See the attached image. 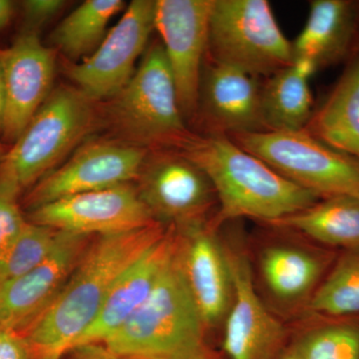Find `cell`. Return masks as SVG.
Listing matches in <instances>:
<instances>
[{"label":"cell","instance_id":"obj_1","mask_svg":"<svg viewBox=\"0 0 359 359\" xmlns=\"http://www.w3.org/2000/svg\"><path fill=\"white\" fill-rule=\"evenodd\" d=\"M167 230L154 223L88 244L50 306L21 334L33 358L62 359L95 320L119 276Z\"/></svg>","mask_w":359,"mask_h":359},{"label":"cell","instance_id":"obj_2","mask_svg":"<svg viewBox=\"0 0 359 359\" xmlns=\"http://www.w3.org/2000/svg\"><path fill=\"white\" fill-rule=\"evenodd\" d=\"M202 170L216 193L218 229L226 222L250 218L271 224L316 204L321 198L295 185L229 137L191 133L178 148Z\"/></svg>","mask_w":359,"mask_h":359},{"label":"cell","instance_id":"obj_3","mask_svg":"<svg viewBox=\"0 0 359 359\" xmlns=\"http://www.w3.org/2000/svg\"><path fill=\"white\" fill-rule=\"evenodd\" d=\"M205 330L182 269L179 236L147 299L103 344L134 359H180L204 346Z\"/></svg>","mask_w":359,"mask_h":359},{"label":"cell","instance_id":"obj_4","mask_svg":"<svg viewBox=\"0 0 359 359\" xmlns=\"http://www.w3.org/2000/svg\"><path fill=\"white\" fill-rule=\"evenodd\" d=\"M91 100L76 87L52 91L0 160V181L21 194L49 173L88 133Z\"/></svg>","mask_w":359,"mask_h":359},{"label":"cell","instance_id":"obj_5","mask_svg":"<svg viewBox=\"0 0 359 359\" xmlns=\"http://www.w3.org/2000/svg\"><path fill=\"white\" fill-rule=\"evenodd\" d=\"M208 52L215 62L268 78L294 62L266 0H212Z\"/></svg>","mask_w":359,"mask_h":359},{"label":"cell","instance_id":"obj_6","mask_svg":"<svg viewBox=\"0 0 359 359\" xmlns=\"http://www.w3.org/2000/svg\"><path fill=\"white\" fill-rule=\"evenodd\" d=\"M114 98L113 122L137 146L175 150L192 133L162 43L146 51L129 83Z\"/></svg>","mask_w":359,"mask_h":359},{"label":"cell","instance_id":"obj_7","mask_svg":"<svg viewBox=\"0 0 359 359\" xmlns=\"http://www.w3.org/2000/svg\"><path fill=\"white\" fill-rule=\"evenodd\" d=\"M229 138L321 199L359 196V160L330 147L304 129L238 134Z\"/></svg>","mask_w":359,"mask_h":359},{"label":"cell","instance_id":"obj_8","mask_svg":"<svg viewBox=\"0 0 359 359\" xmlns=\"http://www.w3.org/2000/svg\"><path fill=\"white\" fill-rule=\"evenodd\" d=\"M146 164L137 191L157 223L183 229L208 221L218 201L207 175L195 163L174 149H159Z\"/></svg>","mask_w":359,"mask_h":359},{"label":"cell","instance_id":"obj_9","mask_svg":"<svg viewBox=\"0 0 359 359\" xmlns=\"http://www.w3.org/2000/svg\"><path fill=\"white\" fill-rule=\"evenodd\" d=\"M156 1L134 0L89 57L68 68V76L89 100L117 96L135 74L155 28Z\"/></svg>","mask_w":359,"mask_h":359},{"label":"cell","instance_id":"obj_10","mask_svg":"<svg viewBox=\"0 0 359 359\" xmlns=\"http://www.w3.org/2000/svg\"><path fill=\"white\" fill-rule=\"evenodd\" d=\"M212 1H156L155 28L162 39L185 119L197 113L203 62L209 45Z\"/></svg>","mask_w":359,"mask_h":359},{"label":"cell","instance_id":"obj_11","mask_svg":"<svg viewBox=\"0 0 359 359\" xmlns=\"http://www.w3.org/2000/svg\"><path fill=\"white\" fill-rule=\"evenodd\" d=\"M28 221L89 237L139 230L157 223L131 186L77 194L29 210Z\"/></svg>","mask_w":359,"mask_h":359},{"label":"cell","instance_id":"obj_12","mask_svg":"<svg viewBox=\"0 0 359 359\" xmlns=\"http://www.w3.org/2000/svg\"><path fill=\"white\" fill-rule=\"evenodd\" d=\"M146 155L145 149L140 146L113 142L90 143L33 185L26 195L25 205L32 210L77 194L124 185L130 180L139 178Z\"/></svg>","mask_w":359,"mask_h":359},{"label":"cell","instance_id":"obj_13","mask_svg":"<svg viewBox=\"0 0 359 359\" xmlns=\"http://www.w3.org/2000/svg\"><path fill=\"white\" fill-rule=\"evenodd\" d=\"M224 245L233 285V302L224 321V351L230 359H280L285 327L257 294L248 257Z\"/></svg>","mask_w":359,"mask_h":359},{"label":"cell","instance_id":"obj_14","mask_svg":"<svg viewBox=\"0 0 359 359\" xmlns=\"http://www.w3.org/2000/svg\"><path fill=\"white\" fill-rule=\"evenodd\" d=\"M6 86V111L1 132L15 142L51 93L55 56L33 32L22 33L0 52Z\"/></svg>","mask_w":359,"mask_h":359},{"label":"cell","instance_id":"obj_15","mask_svg":"<svg viewBox=\"0 0 359 359\" xmlns=\"http://www.w3.org/2000/svg\"><path fill=\"white\" fill-rule=\"evenodd\" d=\"M88 238L60 231L43 262L0 285V328L22 334L44 313L69 278L88 245Z\"/></svg>","mask_w":359,"mask_h":359},{"label":"cell","instance_id":"obj_16","mask_svg":"<svg viewBox=\"0 0 359 359\" xmlns=\"http://www.w3.org/2000/svg\"><path fill=\"white\" fill-rule=\"evenodd\" d=\"M187 285L205 327L224 323L233 297V278L224 243L211 222L176 229Z\"/></svg>","mask_w":359,"mask_h":359},{"label":"cell","instance_id":"obj_17","mask_svg":"<svg viewBox=\"0 0 359 359\" xmlns=\"http://www.w3.org/2000/svg\"><path fill=\"white\" fill-rule=\"evenodd\" d=\"M261 78L211 60L203 70L199 101L207 135L231 137L264 130ZM197 108V110H198Z\"/></svg>","mask_w":359,"mask_h":359},{"label":"cell","instance_id":"obj_18","mask_svg":"<svg viewBox=\"0 0 359 359\" xmlns=\"http://www.w3.org/2000/svg\"><path fill=\"white\" fill-rule=\"evenodd\" d=\"M178 244V231L173 226H168L165 235L119 276L95 320L79 337L74 347L104 344L117 332L147 299Z\"/></svg>","mask_w":359,"mask_h":359},{"label":"cell","instance_id":"obj_19","mask_svg":"<svg viewBox=\"0 0 359 359\" xmlns=\"http://www.w3.org/2000/svg\"><path fill=\"white\" fill-rule=\"evenodd\" d=\"M358 35V1L313 0L306 25L292 42L294 61H306L316 71L347 62L356 54Z\"/></svg>","mask_w":359,"mask_h":359},{"label":"cell","instance_id":"obj_20","mask_svg":"<svg viewBox=\"0 0 359 359\" xmlns=\"http://www.w3.org/2000/svg\"><path fill=\"white\" fill-rule=\"evenodd\" d=\"M304 130L330 147L359 160V53L347 61Z\"/></svg>","mask_w":359,"mask_h":359},{"label":"cell","instance_id":"obj_21","mask_svg":"<svg viewBox=\"0 0 359 359\" xmlns=\"http://www.w3.org/2000/svg\"><path fill=\"white\" fill-rule=\"evenodd\" d=\"M316 71L306 61L266 78L262 86V116L266 131L304 130L313 113L309 79Z\"/></svg>","mask_w":359,"mask_h":359},{"label":"cell","instance_id":"obj_22","mask_svg":"<svg viewBox=\"0 0 359 359\" xmlns=\"http://www.w3.org/2000/svg\"><path fill=\"white\" fill-rule=\"evenodd\" d=\"M269 226L299 231L320 244L358 250L359 196L323 198L311 207Z\"/></svg>","mask_w":359,"mask_h":359},{"label":"cell","instance_id":"obj_23","mask_svg":"<svg viewBox=\"0 0 359 359\" xmlns=\"http://www.w3.org/2000/svg\"><path fill=\"white\" fill-rule=\"evenodd\" d=\"M259 266L271 294L285 302L297 301L311 294L323 271L320 257L302 248L287 245L264 249Z\"/></svg>","mask_w":359,"mask_h":359},{"label":"cell","instance_id":"obj_24","mask_svg":"<svg viewBox=\"0 0 359 359\" xmlns=\"http://www.w3.org/2000/svg\"><path fill=\"white\" fill-rule=\"evenodd\" d=\"M124 6L122 0H86L59 23L52 43L66 57L84 60L102 43L111 18Z\"/></svg>","mask_w":359,"mask_h":359},{"label":"cell","instance_id":"obj_25","mask_svg":"<svg viewBox=\"0 0 359 359\" xmlns=\"http://www.w3.org/2000/svg\"><path fill=\"white\" fill-rule=\"evenodd\" d=\"M311 313L339 318L359 313V249L347 250L309 302Z\"/></svg>","mask_w":359,"mask_h":359},{"label":"cell","instance_id":"obj_26","mask_svg":"<svg viewBox=\"0 0 359 359\" xmlns=\"http://www.w3.org/2000/svg\"><path fill=\"white\" fill-rule=\"evenodd\" d=\"M59 233L28 221L18 237L0 248V285L25 275L43 262L55 247Z\"/></svg>","mask_w":359,"mask_h":359},{"label":"cell","instance_id":"obj_27","mask_svg":"<svg viewBox=\"0 0 359 359\" xmlns=\"http://www.w3.org/2000/svg\"><path fill=\"white\" fill-rule=\"evenodd\" d=\"M290 351L301 359H359V325L344 320L318 325Z\"/></svg>","mask_w":359,"mask_h":359},{"label":"cell","instance_id":"obj_28","mask_svg":"<svg viewBox=\"0 0 359 359\" xmlns=\"http://www.w3.org/2000/svg\"><path fill=\"white\" fill-rule=\"evenodd\" d=\"M20 195L13 187L0 181V248L18 237L28 224L18 203Z\"/></svg>","mask_w":359,"mask_h":359},{"label":"cell","instance_id":"obj_29","mask_svg":"<svg viewBox=\"0 0 359 359\" xmlns=\"http://www.w3.org/2000/svg\"><path fill=\"white\" fill-rule=\"evenodd\" d=\"M0 359H34L20 332L0 328Z\"/></svg>","mask_w":359,"mask_h":359},{"label":"cell","instance_id":"obj_30","mask_svg":"<svg viewBox=\"0 0 359 359\" xmlns=\"http://www.w3.org/2000/svg\"><path fill=\"white\" fill-rule=\"evenodd\" d=\"M65 4L61 0H27L22 2V7L26 20L39 25L54 18Z\"/></svg>","mask_w":359,"mask_h":359},{"label":"cell","instance_id":"obj_31","mask_svg":"<svg viewBox=\"0 0 359 359\" xmlns=\"http://www.w3.org/2000/svg\"><path fill=\"white\" fill-rule=\"evenodd\" d=\"M65 359H134L116 353L103 344H87L75 346L63 356Z\"/></svg>","mask_w":359,"mask_h":359},{"label":"cell","instance_id":"obj_32","mask_svg":"<svg viewBox=\"0 0 359 359\" xmlns=\"http://www.w3.org/2000/svg\"><path fill=\"white\" fill-rule=\"evenodd\" d=\"M14 4L8 0H0V30L11 22L13 15Z\"/></svg>","mask_w":359,"mask_h":359},{"label":"cell","instance_id":"obj_33","mask_svg":"<svg viewBox=\"0 0 359 359\" xmlns=\"http://www.w3.org/2000/svg\"><path fill=\"white\" fill-rule=\"evenodd\" d=\"M4 111H6V86H4V74L0 65V131L4 123Z\"/></svg>","mask_w":359,"mask_h":359},{"label":"cell","instance_id":"obj_34","mask_svg":"<svg viewBox=\"0 0 359 359\" xmlns=\"http://www.w3.org/2000/svg\"><path fill=\"white\" fill-rule=\"evenodd\" d=\"M180 359H215V358L208 351L205 346H203L202 348L198 349V351H194V353Z\"/></svg>","mask_w":359,"mask_h":359},{"label":"cell","instance_id":"obj_35","mask_svg":"<svg viewBox=\"0 0 359 359\" xmlns=\"http://www.w3.org/2000/svg\"><path fill=\"white\" fill-rule=\"evenodd\" d=\"M280 359H301L299 356L297 355L294 353H292V351H287V353L283 354Z\"/></svg>","mask_w":359,"mask_h":359},{"label":"cell","instance_id":"obj_36","mask_svg":"<svg viewBox=\"0 0 359 359\" xmlns=\"http://www.w3.org/2000/svg\"><path fill=\"white\" fill-rule=\"evenodd\" d=\"M6 149H4V146L2 145L1 143H0V160L4 158V156L6 155Z\"/></svg>","mask_w":359,"mask_h":359},{"label":"cell","instance_id":"obj_37","mask_svg":"<svg viewBox=\"0 0 359 359\" xmlns=\"http://www.w3.org/2000/svg\"><path fill=\"white\" fill-rule=\"evenodd\" d=\"M359 53V2H358V46H356V54Z\"/></svg>","mask_w":359,"mask_h":359}]
</instances>
